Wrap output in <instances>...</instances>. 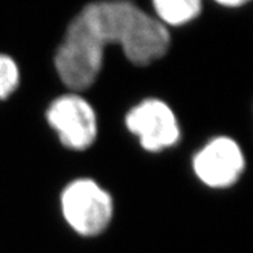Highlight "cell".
<instances>
[{
  "instance_id": "1",
  "label": "cell",
  "mask_w": 253,
  "mask_h": 253,
  "mask_svg": "<svg viewBox=\"0 0 253 253\" xmlns=\"http://www.w3.org/2000/svg\"><path fill=\"white\" fill-rule=\"evenodd\" d=\"M108 44L119 45L135 66H148L166 55L171 35L154 17L127 0L87 4L68 23L55 50V72L64 86L77 93L89 89L99 77Z\"/></svg>"
},
{
  "instance_id": "2",
  "label": "cell",
  "mask_w": 253,
  "mask_h": 253,
  "mask_svg": "<svg viewBox=\"0 0 253 253\" xmlns=\"http://www.w3.org/2000/svg\"><path fill=\"white\" fill-rule=\"evenodd\" d=\"M59 207L71 230L84 238L103 234L115 216L112 194L90 177H79L64 186Z\"/></svg>"
},
{
  "instance_id": "3",
  "label": "cell",
  "mask_w": 253,
  "mask_h": 253,
  "mask_svg": "<svg viewBox=\"0 0 253 253\" xmlns=\"http://www.w3.org/2000/svg\"><path fill=\"white\" fill-rule=\"evenodd\" d=\"M45 119L59 143L70 151H86L98 138L99 126L95 109L77 91H68L51 100Z\"/></svg>"
},
{
  "instance_id": "4",
  "label": "cell",
  "mask_w": 253,
  "mask_h": 253,
  "mask_svg": "<svg viewBox=\"0 0 253 253\" xmlns=\"http://www.w3.org/2000/svg\"><path fill=\"white\" fill-rule=\"evenodd\" d=\"M125 126L149 153L175 147L181 138L176 113L169 103L158 98H147L135 104L126 113Z\"/></svg>"
},
{
  "instance_id": "5",
  "label": "cell",
  "mask_w": 253,
  "mask_h": 253,
  "mask_svg": "<svg viewBox=\"0 0 253 253\" xmlns=\"http://www.w3.org/2000/svg\"><path fill=\"white\" fill-rule=\"evenodd\" d=\"M246 167L243 148L228 135L211 138L192 158V170L197 179L215 190L229 189L238 184Z\"/></svg>"
},
{
  "instance_id": "6",
  "label": "cell",
  "mask_w": 253,
  "mask_h": 253,
  "mask_svg": "<svg viewBox=\"0 0 253 253\" xmlns=\"http://www.w3.org/2000/svg\"><path fill=\"white\" fill-rule=\"evenodd\" d=\"M157 21L165 27L192 22L202 12V0H152Z\"/></svg>"
},
{
  "instance_id": "7",
  "label": "cell",
  "mask_w": 253,
  "mask_h": 253,
  "mask_svg": "<svg viewBox=\"0 0 253 253\" xmlns=\"http://www.w3.org/2000/svg\"><path fill=\"white\" fill-rule=\"evenodd\" d=\"M21 84V70L10 55L0 53V100L9 98Z\"/></svg>"
},
{
  "instance_id": "8",
  "label": "cell",
  "mask_w": 253,
  "mask_h": 253,
  "mask_svg": "<svg viewBox=\"0 0 253 253\" xmlns=\"http://www.w3.org/2000/svg\"><path fill=\"white\" fill-rule=\"evenodd\" d=\"M216 3L222 6H228V8H238L244 4H247L251 0H215Z\"/></svg>"
}]
</instances>
